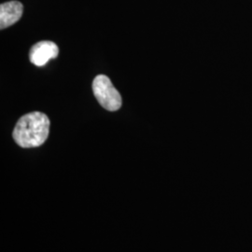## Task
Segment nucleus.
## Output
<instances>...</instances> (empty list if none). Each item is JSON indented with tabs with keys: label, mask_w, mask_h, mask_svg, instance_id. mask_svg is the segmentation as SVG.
<instances>
[{
	"label": "nucleus",
	"mask_w": 252,
	"mask_h": 252,
	"mask_svg": "<svg viewBox=\"0 0 252 252\" xmlns=\"http://www.w3.org/2000/svg\"><path fill=\"white\" fill-rule=\"evenodd\" d=\"M50 133V120L40 112L34 111L19 119L12 136L22 148H36L44 144Z\"/></svg>",
	"instance_id": "obj_1"
},
{
	"label": "nucleus",
	"mask_w": 252,
	"mask_h": 252,
	"mask_svg": "<svg viewBox=\"0 0 252 252\" xmlns=\"http://www.w3.org/2000/svg\"><path fill=\"white\" fill-rule=\"evenodd\" d=\"M93 92L100 105L108 111H116L122 107V96L107 76L98 75L94 78Z\"/></svg>",
	"instance_id": "obj_2"
},
{
	"label": "nucleus",
	"mask_w": 252,
	"mask_h": 252,
	"mask_svg": "<svg viewBox=\"0 0 252 252\" xmlns=\"http://www.w3.org/2000/svg\"><path fill=\"white\" fill-rule=\"evenodd\" d=\"M58 54V46L54 42L42 40L31 48L29 52V59L30 62L36 66H44L50 60L55 59Z\"/></svg>",
	"instance_id": "obj_3"
},
{
	"label": "nucleus",
	"mask_w": 252,
	"mask_h": 252,
	"mask_svg": "<svg viewBox=\"0 0 252 252\" xmlns=\"http://www.w3.org/2000/svg\"><path fill=\"white\" fill-rule=\"evenodd\" d=\"M24 7L19 1H9L0 5V28L5 29L16 24L23 15Z\"/></svg>",
	"instance_id": "obj_4"
}]
</instances>
